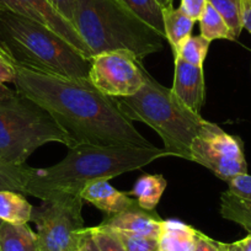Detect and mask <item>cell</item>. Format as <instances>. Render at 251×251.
Instances as JSON below:
<instances>
[{"label": "cell", "mask_w": 251, "mask_h": 251, "mask_svg": "<svg viewBox=\"0 0 251 251\" xmlns=\"http://www.w3.org/2000/svg\"><path fill=\"white\" fill-rule=\"evenodd\" d=\"M143 23L165 38L163 8L156 0H121Z\"/></svg>", "instance_id": "cell-20"}, {"label": "cell", "mask_w": 251, "mask_h": 251, "mask_svg": "<svg viewBox=\"0 0 251 251\" xmlns=\"http://www.w3.org/2000/svg\"><path fill=\"white\" fill-rule=\"evenodd\" d=\"M241 20L243 28L251 33V0H241Z\"/></svg>", "instance_id": "cell-32"}, {"label": "cell", "mask_w": 251, "mask_h": 251, "mask_svg": "<svg viewBox=\"0 0 251 251\" xmlns=\"http://www.w3.org/2000/svg\"><path fill=\"white\" fill-rule=\"evenodd\" d=\"M16 93L45 108L74 144L154 147L121 112L116 99L101 93L90 79H74L18 66Z\"/></svg>", "instance_id": "cell-1"}, {"label": "cell", "mask_w": 251, "mask_h": 251, "mask_svg": "<svg viewBox=\"0 0 251 251\" xmlns=\"http://www.w3.org/2000/svg\"><path fill=\"white\" fill-rule=\"evenodd\" d=\"M0 251H38L37 234L27 224L1 223Z\"/></svg>", "instance_id": "cell-16"}, {"label": "cell", "mask_w": 251, "mask_h": 251, "mask_svg": "<svg viewBox=\"0 0 251 251\" xmlns=\"http://www.w3.org/2000/svg\"><path fill=\"white\" fill-rule=\"evenodd\" d=\"M80 196L84 201L90 202L108 216L120 213L138 204L136 199H132L129 192L127 194L120 191L113 187L108 180H96L88 183L81 190Z\"/></svg>", "instance_id": "cell-13"}, {"label": "cell", "mask_w": 251, "mask_h": 251, "mask_svg": "<svg viewBox=\"0 0 251 251\" xmlns=\"http://www.w3.org/2000/svg\"><path fill=\"white\" fill-rule=\"evenodd\" d=\"M16 95V91H13L5 86V84H0V101L5 100V99H10Z\"/></svg>", "instance_id": "cell-36"}, {"label": "cell", "mask_w": 251, "mask_h": 251, "mask_svg": "<svg viewBox=\"0 0 251 251\" xmlns=\"http://www.w3.org/2000/svg\"><path fill=\"white\" fill-rule=\"evenodd\" d=\"M200 230L177 219L161 222L158 251H195Z\"/></svg>", "instance_id": "cell-14"}, {"label": "cell", "mask_w": 251, "mask_h": 251, "mask_svg": "<svg viewBox=\"0 0 251 251\" xmlns=\"http://www.w3.org/2000/svg\"><path fill=\"white\" fill-rule=\"evenodd\" d=\"M222 250H223V251H228V244L222 243Z\"/></svg>", "instance_id": "cell-39"}, {"label": "cell", "mask_w": 251, "mask_h": 251, "mask_svg": "<svg viewBox=\"0 0 251 251\" xmlns=\"http://www.w3.org/2000/svg\"><path fill=\"white\" fill-rule=\"evenodd\" d=\"M18 63L8 50L0 43V84L14 83L18 73Z\"/></svg>", "instance_id": "cell-27"}, {"label": "cell", "mask_w": 251, "mask_h": 251, "mask_svg": "<svg viewBox=\"0 0 251 251\" xmlns=\"http://www.w3.org/2000/svg\"><path fill=\"white\" fill-rule=\"evenodd\" d=\"M50 142L74 147L73 139L52 116L30 99L16 93L0 101V161L23 166L40 147Z\"/></svg>", "instance_id": "cell-6"}, {"label": "cell", "mask_w": 251, "mask_h": 251, "mask_svg": "<svg viewBox=\"0 0 251 251\" xmlns=\"http://www.w3.org/2000/svg\"><path fill=\"white\" fill-rule=\"evenodd\" d=\"M0 43L24 68L66 78L89 79L91 58L47 26L23 14L0 9Z\"/></svg>", "instance_id": "cell-3"}, {"label": "cell", "mask_w": 251, "mask_h": 251, "mask_svg": "<svg viewBox=\"0 0 251 251\" xmlns=\"http://www.w3.org/2000/svg\"><path fill=\"white\" fill-rule=\"evenodd\" d=\"M80 195H54L33 207L31 222L37 226L38 251H79L85 226Z\"/></svg>", "instance_id": "cell-7"}, {"label": "cell", "mask_w": 251, "mask_h": 251, "mask_svg": "<svg viewBox=\"0 0 251 251\" xmlns=\"http://www.w3.org/2000/svg\"><path fill=\"white\" fill-rule=\"evenodd\" d=\"M228 251H236V248L235 245H234V243L228 244Z\"/></svg>", "instance_id": "cell-38"}, {"label": "cell", "mask_w": 251, "mask_h": 251, "mask_svg": "<svg viewBox=\"0 0 251 251\" xmlns=\"http://www.w3.org/2000/svg\"><path fill=\"white\" fill-rule=\"evenodd\" d=\"M73 25L91 58L110 50H127L143 60L164 48L165 38L121 0H75Z\"/></svg>", "instance_id": "cell-4"}, {"label": "cell", "mask_w": 251, "mask_h": 251, "mask_svg": "<svg viewBox=\"0 0 251 251\" xmlns=\"http://www.w3.org/2000/svg\"><path fill=\"white\" fill-rule=\"evenodd\" d=\"M221 214L251 233V201L241 200L226 191L221 196Z\"/></svg>", "instance_id": "cell-19"}, {"label": "cell", "mask_w": 251, "mask_h": 251, "mask_svg": "<svg viewBox=\"0 0 251 251\" xmlns=\"http://www.w3.org/2000/svg\"><path fill=\"white\" fill-rule=\"evenodd\" d=\"M199 21L201 36L206 40L211 41V42L214 40H236L231 33L230 28L226 24V21L211 4H207L206 9H204L203 14Z\"/></svg>", "instance_id": "cell-21"}, {"label": "cell", "mask_w": 251, "mask_h": 251, "mask_svg": "<svg viewBox=\"0 0 251 251\" xmlns=\"http://www.w3.org/2000/svg\"><path fill=\"white\" fill-rule=\"evenodd\" d=\"M161 222L163 219L155 211H147L139 207V204H136L120 213L111 214L101 224L113 230L158 239Z\"/></svg>", "instance_id": "cell-12"}, {"label": "cell", "mask_w": 251, "mask_h": 251, "mask_svg": "<svg viewBox=\"0 0 251 251\" xmlns=\"http://www.w3.org/2000/svg\"><path fill=\"white\" fill-rule=\"evenodd\" d=\"M234 245H235L236 251H251V233H249V235L241 240L235 241Z\"/></svg>", "instance_id": "cell-35"}, {"label": "cell", "mask_w": 251, "mask_h": 251, "mask_svg": "<svg viewBox=\"0 0 251 251\" xmlns=\"http://www.w3.org/2000/svg\"><path fill=\"white\" fill-rule=\"evenodd\" d=\"M171 156L156 147H101L78 144L69 148L63 160L50 168H32L27 196L45 200L54 195H80L88 183L111 180L137 170L158 159Z\"/></svg>", "instance_id": "cell-2"}, {"label": "cell", "mask_w": 251, "mask_h": 251, "mask_svg": "<svg viewBox=\"0 0 251 251\" xmlns=\"http://www.w3.org/2000/svg\"><path fill=\"white\" fill-rule=\"evenodd\" d=\"M32 168L9 165L0 161V191H15L26 195Z\"/></svg>", "instance_id": "cell-22"}, {"label": "cell", "mask_w": 251, "mask_h": 251, "mask_svg": "<svg viewBox=\"0 0 251 251\" xmlns=\"http://www.w3.org/2000/svg\"><path fill=\"white\" fill-rule=\"evenodd\" d=\"M159 4L161 5V8H169V6H173V0H156Z\"/></svg>", "instance_id": "cell-37"}, {"label": "cell", "mask_w": 251, "mask_h": 251, "mask_svg": "<svg viewBox=\"0 0 251 251\" xmlns=\"http://www.w3.org/2000/svg\"><path fill=\"white\" fill-rule=\"evenodd\" d=\"M173 93L178 100L192 112L201 115L204 103V75L203 68L188 64L180 57H174Z\"/></svg>", "instance_id": "cell-10"}, {"label": "cell", "mask_w": 251, "mask_h": 251, "mask_svg": "<svg viewBox=\"0 0 251 251\" xmlns=\"http://www.w3.org/2000/svg\"><path fill=\"white\" fill-rule=\"evenodd\" d=\"M32 204L25 195L15 191H0V221L10 224H27L32 216Z\"/></svg>", "instance_id": "cell-18"}, {"label": "cell", "mask_w": 251, "mask_h": 251, "mask_svg": "<svg viewBox=\"0 0 251 251\" xmlns=\"http://www.w3.org/2000/svg\"><path fill=\"white\" fill-rule=\"evenodd\" d=\"M228 191L241 200L251 201V176L241 174L228 181Z\"/></svg>", "instance_id": "cell-28"}, {"label": "cell", "mask_w": 251, "mask_h": 251, "mask_svg": "<svg viewBox=\"0 0 251 251\" xmlns=\"http://www.w3.org/2000/svg\"><path fill=\"white\" fill-rule=\"evenodd\" d=\"M53 8L64 19L73 25L74 13H75V0H48ZM74 26V25H73Z\"/></svg>", "instance_id": "cell-30"}, {"label": "cell", "mask_w": 251, "mask_h": 251, "mask_svg": "<svg viewBox=\"0 0 251 251\" xmlns=\"http://www.w3.org/2000/svg\"><path fill=\"white\" fill-rule=\"evenodd\" d=\"M195 251H223L222 250V243L213 240L206 234L199 233V238H197L196 248Z\"/></svg>", "instance_id": "cell-31"}, {"label": "cell", "mask_w": 251, "mask_h": 251, "mask_svg": "<svg viewBox=\"0 0 251 251\" xmlns=\"http://www.w3.org/2000/svg\"><path fill=\"white\" fill-rule=\"evenodd\" d=\"M79 251H100L98 246H96L95 241H94L93 238H91L89 228H88V231H86V235L84 236V240L83 243H81V246L80 249H79Z\"/></svg>", "instance_id": "cell-34"}, {"label": "cell", "mask_w": 251, "mask_h": 251, "mask_svg": "<svg viewBox=\"0 0 251 251\" xmlns=\"http://www.w3.org/2000/svg\"><path fill=\"white\" fill-rule=\"evenodd\" d=\"M144 67L127 50H110L91 58L89 79L102 94L113 99L128 98L144 85Z\"/></svg>", "instance_id": "cell-9"}, {"label": "cell", "mask_w": 251, "mask_h": 251, "mask_svg": "<svg viewBox=\"0 0 251 251\" xmlns=\"http://www.w3.org/2000/svg\"><path fill=\"white\" fill-rule=\"evenodd\" d=\"M191 161L211 170L228 182L241 174H248V164L240 139L230 136L216 123L207 121L191 144Z\"/></svg>", "instance_id": "cell-8"}, {"label": "cell", "mask_w": 251, "mask_h": 251, "mask_svg": "<svg viewBox=\"0 0 251 251\" xmlns=\"http://www.w3.org/2000/svg\"><path fill=\"white\" fill-rule=\"evenodd\" d=\"M168 182L161 175L146 174L137 178L129 195L137 200L139 207L147 211H155Z\"/></svg>", "instance_id": "cell-17"}, {"label": "cell", "mask_w": 251, "mask_h": 251, "mask_svg": "<svg viewBox=\"0 0 251 251\" xmlns=\"http://www.w3.org/2000/svg\"><path fill=\"white\" fill-rule=\"evenodd\" d=\"M1 223H3V222H1V221H0V226H1Z\"/></svg>", "instance_id": "cell-40"}, {"label": "cell", "mask_w": 251, "mask_h": 251, "mask_svg": "<svg viewBox=\"0 0 251 251\" xmlns=\"http://www.w3.org/2000/svg\"><path fill=\"white\" fill-rule=\"evenodd\" d=\"M144 79L138 93L116 99L121 112L131 122H143L153 128L171 156L191 160V144L207 120L188 110L171 89L158 83L146 69Z\"/></svg>", "instance_id": "cell-5"}, {"label": "cell", "mask_w": 251, "mask_h": 251, "mask_svg": "<svg viewBox=\"0 0 251 251\" xmlns=\"http://www.w3.org/2000/svg\"><path fill=\"white\" fill-rule=\"evenodd\" d=\"M163 20L165 40L170 43L174 55H176L186 40L191 36L195 21L174 6L163 9Z\"/></svg>", "instance_id": "cell-15"}, {"label": "cell", "mask_w": 251, "mask_h": 251, "mask_svg": "<svg viewBox=\"0 0 251 251\" xmlns=\"http://www.w3.org/2000/svg\"><path fill=\"white\" fill-rule=\"evenodd\" d=\"M211 41L200 36H190L180 48L178 53L174 57H180L188 64L203 68V63L208 53Z\"/></svg>", "instance_id": "cell-23"}, {"label": "cell", "mask_w": 251, "mask_h": 251, "mask_svg": "<svg viewBox=\"0 0 251 251\" xmlns=\"http://www.w3.org/2000/svg\"><path fill=\"white\" fill-rule=\"evenodd\" d=\"M27 11L28 18L47 26L60 37L68 41L73 47L91 58L90 50L79 36L78 31L67 19L63 18L48 0H19Z\"/></svg>", "instance_id": "cell-11"}, {"label": "cell", "mask_w": 251, "mask_h": 251, "mask_svg": "<svg viewBox=\"0 0 251 251\" xmlns=\"http://www.w3.org/2000/svg\"><path fill=\"white\" fill-rule=\"evenodd\" d=\"M207 0H181L180 10L194 21H199L206 9Z\"/></svg>", "instance_id": "cell-29"}, {"label": "cell", "mask_w": 251, "mask_h": 251, "mask_svg": "<svg viewBox=\"0 0 251 251\" xmlns=\"http://www.w3.org/2000/svg\"><path fill=\"white\" fill-rule=\"evenodd\" d=\"M113 231L118 236L122 245L125 246L126 251H158V239L120 230Z\"/></svg>", "instance_id": "cell-26"}, {"label": "cell", "mask_w": 251, "mask_h": 251, "mask_svg": "<svg viewBox=\"0 0 251 251\" xmlns=\"http://www.w3.org/2000/svg\"><path fill=\"white\" fill-rule=\"evenodd\" d=\"M89 231L100 251H126L125 246L112 229L100 224L89 228Z\"/></svg>", "instance_id": "cell-25"}, {"label": "cell", "mask_w": 251, "mask_h": 251, "mask_svg": "<svg viewBox=\"0 0 251 251\" xmlns=\"http://www.w3.org/2000/svg\"><path fill=\"white\" fill-rule=\"evenodd\" d=\"M223 18L234 37L238 38L243 31L241 0H207Z\"/></svg>", "instance_id": "cell-24"}, {"label": "cell", "mask_w": 251, "mask_h": 251, "mask_svg": "<svg viewBox=\"0 0 251 251\" xmlns=\"http://www.w3.org/2000/svg\"><path fill=\"white\" fill-rule=\"evenodd\" d=\"M0 9H6V10H13L15 13L23 14V15L28 16L27 11L24 8L23 4L19 0H0Z\"/></svg>", "instance_id": "cell-33"}]
</instances>
